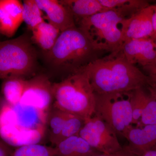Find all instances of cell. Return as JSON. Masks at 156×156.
<instances>
[{
    "mask_svg": "<svg viewBox=\"0 0 156 156\" xmlns=\"http://www.w3.org/2000/svg\"><path fill=\"white\" fill-rule=\"evenodd\" d=\"M56 148L32 144L20 146L14 151L12 156H55Z\"/></svg>",
    "mask_w": 156,
    "mask_h": 156,
    "instance_id": "7402d4cb",
    "label": "cell"
},
{
    "mask_svg": "<svg viewBox=\"0 0 156 156\" xmlns=\"http://www.w3.org/2000/svg\"><path fill=\"white\" fill-rule=\"evenodd\" d=\"M154 10V5H149L123 20L121 29L124 43L131 39L151 38Z\"/></svg>",
    "mask_w": 156,
    "mask_h": 156,
    "instance_id": "9c48e42d",
    "label": "cell"
},
{
    "mask_svg": "<svg viewBox=\"0 0 156 156\" xmlns=\"http://www.w3.org/2000/svg\"><path fill=\"white\" fill-rule=\"evenodd\" d=\"M83 69L96 94L129 93L148 86L146 75L119 53L101 57Z\"/></svg>",
    "mask_w": 156,
    "mask_h": 156,
    "instance_id": "6da1fadb",
    "label": "cell"
},
{
    "mask_svg": "<svg viewBox=\"0 0 156 156\" xmlns=\"http://www.w3.org/2000/svg\"><path fill=\"white\" fill-rule=\"evenodd\" d=\"M42 12L46 14L48 23L62 32L76 26L70 11L56 0H35Z\"/></svg>",
    "mask_w": 156,
    "mask_h": 156,
    "instance_id": "8fae6325",
    "label": "cell"
},
{
    "mask_svg": "<svg viewBox=\"0 0 156 156\" xmlns=\"http://www.w3.org/2000/svg\"><path fill=\"white\" fill-rule=\"evenodd\" d=\"M99 2L105 9L121 11L127 18L150 5L148 1L144 0H99Z\"/></svg>",
    "mask_w": 156,
    "mask_h": 156,
    "instance_id": "ac0fdd59",
    "label": "cell"
},
{
    "mask_svg": "<svg viewBox=\"0 0 156 156\" xmlns=\"http://www.w3.org/2000/svg\"><path fill=\"white\" fill-rule=\"evenodd\" d=\"M127 17L121 11L108 10L82 20L76 26L86 34L97 50L116 55L124 40L119 26Z\"/></svg>",
    "mask_w": 156,
    "mask_h": 156,
    "instance_id": "277c9868",
    "label": "cell"
},
{
    "mask_svg": "<svg viewBox=\"0 0 156 156\" xmlns=\"http://www.w3.org/2000/svg\"><path fill=\"white\" fill-rule=\"evenodd\" d=\"M144 88H140L130 92L133 121L132 124L136 125L139 122L143 111L149 94L144 91Z\"/></svg>",
    "mask_w": 156,
    "mask_h": 156,
    "instance_id": "44dd1931",
    "label": "cell"
},
{
    "mask_svg": "<svg viewBox=\"0 0 156 156\" xmlns=\"http://www.w3.org/2000/svg\"><path fill=\"white\" fill-rule=\"evenodd\" d=\"M53 99V84L46 76L39 75L27 81L19 105L25 108L35 110L44 116L50 109Z\"/></svg>",
    "mask_w": 156,
    "mask_h": 156,
    "instance_id": "ba28073f",
    "label": "cell"
},
{
    "mask_svg": "<svg viewBox=\"0 0 156 156\" xmlns=\"http://www.w3.org/2000/svg\"><path fill=\"white\" fill-rule=\"evenodd\" d=\"M125 138L128 142L126 147L137 156H141L149 151L156 150V125L141 127L133 126Z\"/></svg>",
    "mask_w": 156,
    "mask_h": 156,
    "instance_id": "7c38bea8",
    "label": "cell"
},
{
    "mask_svg": "<svg viewBox=\"0 0 156 156\" xmlns=\"http://www.w3.org/2000/svg\"><path fill=\"white\" fill-rule=\"evenodd\" d=\"M156 125V101L149 94L139 122L136 127Z\"/></svg>",
    "mask_w": 156,
    "mask_h": 156,
    "instance_id": "cb8c5ba5",
    "label": "cell"
},
{
    "mask_svg": "<svg viewBox=\"0 0 156 156\" xmlns=\"http://www.w3.org/2000/svg\"><path fill=\"white\" fill-rule=\"evenodd\" d=\"M155 48H156V39L155 41Z\"/></svg>",
    "mask_w": 156,
    "mask_h": 156,
    "instance_id": "4dcf8cb0",
    "label": "cell"
},
{
    "mask_svg": "<svg viewBox=\"0 0 156 156\" xmlns=\"http://www.w3.org/2000/svg\"><path fill=\"white\" fill-rule=\"evenodd\" d=\"M27 81L20 77H12L5 80L2 86V93L7 103L13 106L19 104Z\"/></svg>",
    "mask_w": 156,
    "mask_h": 156,
    "instance_id": "e0dca14e",
    "label": "cell"
},
{
    "mask_svg": "<svg viewBox=\"0 0 156 156\" xmlns=\"http://www.w3.org/2000/svg\"><path fill=\"white\" fill-rule=\"evenodd\" d=\"M104 53L97 50L86 34L76 26L61 32L53 48L47 53V58L54 67L72 73L101 58Z\"/></svg>",
    "mask_w": 156,
    "mask_h": 156,
    "instance_id": "7a4b0ae2",
    "label": "cell"
},
{
    "mask_svg": "<svg viewBox=\"0 0 156 156\" xmlns=\"http://www.w3.org/2000/svg\"><path fill=\"white\" fill-rule=\"evenodd\" d=\"M85 121V120L81 117L70 114L57 138L55 146L69 137L79 135V133L84 126Z\"/></svg>",
    "mask_w": 156,
    "mask_h": 156,
    "instance_id": "603a6c76",
    "label": "cell"
},
{
    "mask_svg": "<svg viewBox=\"0 0 156 156\" xmlns=\"http://www.w3.org/2000/svg\"><path fill=\"white\" fill-rule=\"evenodd\" d=\"M70 11L74 18L76 25L84 18L98 13L107 11L99 0H63L60 1Z\"/></svg>",
    "mask_w": 156,
    "mask_h": 156,
    "instance_id": "5bb4252c",
    "label": "cell"
},
{
    "mask_svg": "<svg viewBox=\"0 0 156 156\" xmlns=\"http://www.w3.org/2000/svg\"><path fill=\"white\" fill-rule=\"evenodd\" d=\"M147 88L149 92V94L152 95L156 101V88H152L150 87H147Z\"/></svg>",
    "mask_w": 156,
    "mask_h": 156,
    "instance_id": "f546056e",
    "label": "cell"
},
{
    "mask_svg": "<svg viewBox=\"0 0 156 156\" xmlns=\"http://www.w3.org/2000/svg\"><path fill=\"white\" fill-rule=\"evenodd\" d=\"M92 156H138L131 152L126 146L123 147L122 150L110 154H105L98 153Z\"/></svg>",
    "mask_w": 156,
    "mask_h": 156,
    "instance_id": "484cf974",
    "label": "cell"
},
{
    "mask_svg": "<svg viewBox=\"0 0 156 156\" xmlns=\"http://www.w3.org/2000/svg\"><path fill=\"white\" fill-rule=\"evenodd\" d=\"M95 94V114L107 123L117 135L125 137L133 127L130 92Z\"/></svg>",
    "mask_w": 156,
    "mask_h": 156,
    "instance_id": "8992f818",
    "label": "cell"
},
{
    "mask_svg": "<svg viewBox=\"0 0 156 156\" xmlns=\"http://www.w3.org/2000/svg\"><path fill=\"white\" fill-rule=\"evenodd\" d=\"M140 156H156V150L148 151Z\"/></svg>",
    "mask_w": 156,
    "mask_h": 156,
    "instance_id": "f1b7e54d",
    "label": "cell"
},
{
    "mask_svg": "<svg viewBox=\"0 0 156 156\" xmlns=\"http://www.w3.org/2000/svg\"><path fill=\"white\" fill-rule=\"evenodd\" d=\"M23 22L22 4L20 1H0V31L2 34L13 36Z\"/></svg>",
    "mask_w": 156,
    "mask_h": 156,
    "instance_id": "4fadbf2b",
    "label": "cell"
},
{
    "mask_svg": "<svg viewBox=\"0 0 156 156\" xmlns=\"http://www.w3.org/2000/svg\"><path fill=\"white\" fill-rule=\"evenodd\" d=\"M37 53L29 38L21 36L0 43V78H24L32 73Z\"/></svg>",
    "mask_w": 156,
    "mask_h": 156,
    "instance_id": "5b68a950",
    "label": "cell"
},
{
    "mask_svg": "<svg viewBox=\"0 0 156 156\" xmlns=\"http://www.w3.org/2000/svg\"><path fill=\"white\" fill-rule=\"evenodd\" d=\"M154 10V13L153 17V24L154 32L151 38L154 41H155L156 39V2L155 5Z\"/></svg>",
    "mask_w": 156,
    "mask_h": 156,
    "instance_id": "83f0119b",
    "label": "cell"
},
{
    "mask_svg": "<svg viewBox=\"0 0 156 156\" xmlns=\"http://www.w3.org/2000/svg\"><path fill=\"white\" fill-rule=\"evenodd\" d=\"M55 148V156H92L99 153L79 135L64 140L56 145Z\"/></svg>",
    "mask_w": 156,
    "mask_h": 156,
    "instance_id": "9a60e30c",
    "label": "cell"
},
{
    "mask_svg": "<svg viewBox=\"0 0 156 156\" xmlns=\"http://www.w3.org/2000/svg\"><path fill=\"white\" fill-rule=\"evenodd\" d=\"M119 53L131 64L144 67L156 59L155 41L151 38L131 39L124 42Z\"/></svg>",
    "mask_w": 156,
    "mask_h": 156,
    "instance_id": "30bf717a",
    "label": "cell"
},
{
    "mask_svg": "<svg viewBox=\"0 0 156 156\" xmlns=\"http://www.w3.org/2000/svg\"><path fill=\"white\" fill-rule=\"evenodd\" d=\"M14 151L5 142L1 140L0 143V156H12Z\"/></svg>",
    "mask_w": 156,
    "mask_h": 156,
    "instance_id": "4316f807",
    "label": "cell"
},
{
    "mask_svg": "<svg viewBox=\"0 0 156 156\" xmlns=\"http://www.w3.org/2000/svg\"><path fill=\"white\" fill-rule=\"evenodd\" d=\"M79 136L95 150L105 154L122 150L117 134L111 126L97 115L85 120Z\"/></svg>",
    "mask_w": 156,
    "mask_h": 156,
    "instance_id": "52a82bcc",
    "label": "cell"
},
{
    "mask_svg": "<svg viewBox=\"0 0 156 156\" xmlns=\"http://www.w3.org/2000/svg\"><path fill=\"white\" fill-rule=\"evenodd\" d=\"M53 107L85 120L95 113V94L83 69L53 84Z\"/></svg>",
    "mask_w": 156,
    "mask_h": 156,
    "instance_id": "3957f363",
    "label": "cell"
},
{
    "mask_svg": "<svg viewBox=\"0 0 156 156\" xmlns=\"http://www.w3.org/2000/svg\"><path fill=\"white\" fill-rule=\"evenodd\" d=\"M69 114L54 107L48 112L47 120L50 131L49 138L54 145Z\"/></svg>",
    "mask_w": 156,
    "mask_h": 156,
    "instance_id": "d6986e66",
    "label": "cell"
},
{
    "mask_svg": "<svg viewBox=\"0 0 156 156\" xmlns=\"http://www.w3.org/2000/svg\"><path fill=\"white\" fill-rule=\"evenodd\" d=\"M23 17L29 29L32 30L44 21L42 11L35 0H26L22 3Z\"/></svg>",
    "mask_w": 156,
    "mask_h": 156,
    "instance_id": "ffe728a7",
    "label": "cell"
},
{
    "mask_svg": "<svg viewBox=\"0 0 156 156\" xmlns=\"http://www.w3.org/2000/svg\"><path fill=\"white\" fill-rule=\"evenodd\" d=\"M31 31L33 41L47 53L53 48L61 33L58 29L45 21Z\"/></svg>",
    "mask_w": 156,
    "mask_h": 156,
    "instance_id": "2e32d148",
    "label": "cell"
},
{
    "mask_svg": "<svg viewBox=\"0 0 156 156\" xmlns=\"http://www.w3.org/2000/svg\"><path fill=\"white\" fill-rule=\"evenodd\" d=\"M142 68L147 76L148 80L147 87L156 88V58L151 63Z\"/></svg>",
    "mask_w": 156,
    "mask_h": 156,
    "instance_id": "d4e9b609",
    "label": "cell"
}]
</instances>
